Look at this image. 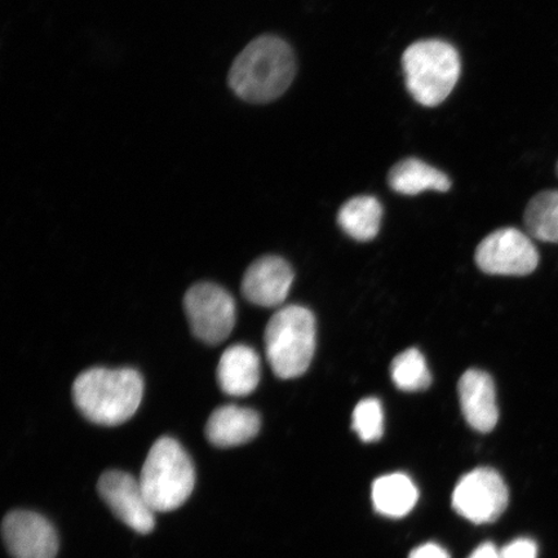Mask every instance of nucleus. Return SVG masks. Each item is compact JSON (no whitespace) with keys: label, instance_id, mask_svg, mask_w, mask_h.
I'll use <instances>...</instances> for the list:
<instances>
[{"label":"nucleus","instance_id":"obj_3","mask_svg":"<svg viewBox=\"0 0 558 558\" xmlns=\"http://www.w3.org/2000/svg\"><path fill=\"white\" fill-rule=\"evenodd\" d=\"M138 481L153 511L171 512L194 490V464L177 439L160 437L153 444Z\"/></svg>","mask_w":558,"mask_h":558},{"label":"nucleus","instance_id":"obj_6","mask_svg":"<svg viewBox=\"0 0 558 558\" xmlns=\"http://www.w3.org/2000/svg\"><path fill=\"white\" fill-rule=\"evenodd\" d=\"M184 310L194 337L206 344H221L234 329L235 302L221 286L209 282L192 286L184 298Z\"/></svg>","mask_w":558,"mask_h":558},{"label":"nucleus","instance_id":"obj_20","mask_svg":"<svg viewBox=\"0 0 558 558\" xmlns=\"http://www.w3.org/2000/svg\"><path fill=\"white\" fill-rule=\"evenodd\" d=\"M352 428L361 441H379L384 434V411L381 402L374 397L359 402L353 411Z\"/></svg>","mask_w":558,"mask_h":558},{"label":"nucleus","instance_id":"obj_1","mask_svg":"<svg viewBox=\"0 0 558 558\" xmlns=\"http://www.w3.org/2000/svg\"><path fill=\"white\" fill-rule=\"evenodd\" d=\"M296 75L292 48L276 35H262L239 54L229 73V86L241 100L267 104L281 97Z\"/></svg>","mask_w":558,"mask_h":558},{"label":"nucleus","instance_id":"obj_15","mask_svg":"<svg viewBox=\"0 0 558 558\" xmlns=\"http://www.w3.org/2000/svg\"><path fill=\"white\" fill-rule=\"evenodd\" d=\"M389 186L403 195H417L427 191L448 192L451 180L448 174L417 158L402 159L388 174Z\"/></svg>","mask_w":558,"mask_h":558},{"label":"nucleus","instance_id":"obj_19","mask_svg":"<svg viewBox=\"0 0 558 558\" xmlns=\"http://www.w3.org/2000/svg\"><path fill=\"white\" fill-rule=\"evenodd\" d=\"M390 375L395 386L403 392H422L432 384L427 361L415 348L397 355L390 367Z\"/></svg>","mask_w":558,"mask_h":558},{"label":"nucleus","instance_id":"obj_22","mask_svg":"<svg viewBox=\"0 0 558 558\" xmlns=\"http://www.w3.org/2000/svg\"><path fill=\"white\" fill-rule=\"evenodd\" d=\"M409 558H450L448 550L436 543H425L413 549Z\"/></svg>","mask_w":558,"mask_h":558},{"label":"nucleus","instance_id":"obj_7","mask_svg":"<svg viewBox=\"0 0 558 558\" xmlns=\"http://www.w3.org/2000/svg\"><path fill=\"white\" fill-rule=\"evenodd\" d=\"M509 492L499 472L481 466L464 474L452 493V508L477 525L497 521L505 513Z\"/></svg>","mask_w":558,"mask_h":558},{"label":"nucleus","instance_id":"obj_14","mask_svg":"<svg viewBox=\"0 0 558 558\" xmlns=\"http://www.w3.org/2000/svg\"><path fill=\"white\" fill-rule=\"evenodd\" d=\"M262 364L255 349L235 344L222 353L216 369L219 387L228 396L246 397L259 386Z\"/></svg>","mask_w":558,"mask_h":558},{"label":"nucleus","instance_id":"obj_24","mask_svg":"<svg viewBox=\"0 0 558 558\" xmlns=\"http://www.w3.org/2000/svg\"><path fill=\"white\" fill-rule=\"evenodd\" d=\"M556 171H557V174H558V162H557Z\"/></svg>","mask_w":558,"mask_h":558},{"label":"nucleus","instance_id":"obj_21","mask_svg":"<svg viewBox=\"0 0 558 558\" xmlns=\"http://www.w3.org/2000/svg\"><path fill=\"white\" fill-rule=\"evenodd\" d=\"M501 558H536L538 557V546L533 539L519 538L500 550Z\"/></svg>","mask_w":558,"mask_h":558},{"label":"nucleus","instance_id":"obj_2","mask_svg":"<svg viewBox=\"0 0 558 558\" xmlns=\"http://www.w3.org/2000/svg\"><path fill=\"white\" fill-rule=\"evenodd\" d=\"M143 396V376L129 367L89 368L73 384V400L82 415L107 427L130 421L142 404Z\"/></svg>","mask_w":558,"mask_h":558},{"label":"nucleus","instance_id":"obj_23","mask_svg":"<svg viewBox=\"0 0 558 558\" xmlns=\"http://www.w3.org/2000/svg\"><path fill=\"white\" fill-rule=\"evenodd\" d=\"M469 558H501L500 550L493 543L481 544Z\"/></svg>","mask_w":558,"mask_h":558},{"label":"nucleus","instance_id":"obj_12","mask_svg":"<svg viewBox=\"0 0 558 558\" xmlns=\"http://www.w3.org/2000/svg\"><path fill=\"white\" fill-rule=\"evenodd\" d=\"M460 409L474 430L488 434L499 422L497 390L490 375L471 368L458 383Z\"/></svg>","mask_w":558,"mask_h":558},{"label":"nucleus","instance_id":"obj_13","mask_svg":"<svg viewBox=\"0 0 558 558\" xmlns=\"http://www.w3.org/2000/svg\"><path fill=\"white\" fill-rule=\"evenodd\" d=\"M260 427V415L255 410L226 404L208 417L206 438L216 448H235L253 441L259 435Z\"/></svg>","mask_w":558,"mask_h":558},{"label":"nucleus","instance_id":"obj_11","mask_svg":"<svg viewBox=\"0 0 558 558\" xmlns=\"http://www.w3.org/2000/svg\"><path fill=\"white\" fill-rule=\"evenodd\" d=\"M294 282V270L279 256H263L246 270L242 281V294L250 303L275 308L288 299Z\"/></svg>","mask_w":558,"mask_h":558},{"label":"nucleus","instance_id":"obj_4","mask_svg":"<svg viewBox=\"0 0 558 558\" xmlns=\"http://www.w3.org/2000/svg\"><path fill=\"white\" fill-rule=\"evenodd\" d=\"M317 325L310 310L288 305L270 318L264 333L265 353L281 379H295L310 368L316 352Z\"/></svg>","mask_w":558,"mask_h":558},{"label":"nucleus","instance_id":"obj_18","mask_svg":"<svg viewBox=\"0 0 558 558\" xmlns=\"http://www.w3.org/2000/svg\"><path fill=\"white\" fill-rule=\"evenodd\" d=\"M523 222L532 239L558 243V191L534 195L523 214Z\"/></svg>","mask_w":558,"mask_h":558},{"label":"nucleus","instance_id":"obj_5","mask_svg":"<svg viewBox=\"0 0 558 558\" xmlns=\"http://www.w3.org/2000/svg\"><path fill=\"white\" fill-rule=\"evenodd\" d=\"M407 87L424 107H437L456 88L462 62L456 47L439 39L415 41L402 56Z\"/></svg>","mask_w":558,"mask_h":558},{"label":"nucleus","instance_id":"obj_17","mask_svg":"<svg viewBox=\"0 0 558 558\" xmlns=\"http://www.w3.org/2000/svg\"><path fill=\"white\" fill-rule=\"evenodd\" d=\"M383 218V207L372 195H359L345 202L338 214L341 229L360 242L372 241L378 235Z\"/></svg>","mask_w":558,"mask_h":558},{"label":"nucleus","instance_id":"obj_10","mask_svg":"<svg viewBox=\"0 0 558 558\" xmlns=\"http://www.w3.org/2000/svg\"><path fill=\"white\" fill-rule=\"evenodd\" d=\"M2 534L13 558H54L59 553V536L52 523L35 512L7 513Z\"/></svg>","mask_w":558,"mask_h":558},{"label":"nucleus","instance_id":"obj_16","mask_svg":"<svg viewBox=\"0 0 558 558\" xmlns=\"http://www.w3.org/2000/svg\"><path fill=\"white\" fill-rule=\"evenodd\" d=\"M372 495L376 511L393 519L413 511L418 499L414 481L404 473H390L375 480Z\"/></svg>","mask_w":558,"mask_h":558},{"label":"nucleus","instance_id":"obj_9","mask_svg":"<svg viewBox=\"0 0 558 558\" xmlns=\"http://www.w3.org/2000/svg\"><path fill=\"white\" fill-rule=\"evenodd\" d=\"M101 499L125 525L138 534H149L156 525V512L146 500L140 481L130 473L108 471L97 483Z\"/></svg>","mask_w":558,"mask_h":558},{"label":"nucleus","instance_id":"obj_8","mask_svg":"<svg viewBox=\"0 0 558 558\" xmlns=\"http://www.w3.org/2000/svg\"><path fill=\"white\" fill-rule=\"evenodd\" d=\"M476 263L487 275L525 277L538 267L539 253L532 236L515 228H501L478 244Z\"/></svg>","mask_w":558,"mask_h":558}]
</instances>
